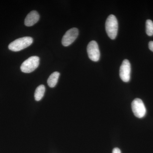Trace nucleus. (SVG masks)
<instances>
[{
  "instance_id": "1",
  "label": "nucleus",
  "mask_w": 153,
  "mask_h": 153,
  "mask_svg": "<svg viewBox=\"0 0 153 153\" xmlns=\"http://www.w3.org/2000/svg\"><path fill=\"white\" fill-rule=\"evenodd\" d=\"M105 30L108 36L111 39H114L117 36L118 24L117 18L114 15L108 16L105 22Z\"/></svg>"
},
{
  "instance_id": "2",
  "label": "nucleus",
  "mask_w": 153,
  "mask_h": 153,
  "mask_svg": "<svg viewBox=\"0 0 153 153\" xmlns=\"http://www.w3.org/2000/svg\"><path fill=\"white\" fill-rule=\"evenodd\" d=\"M33 41V38L30 37L19 38L9 44V49L13 52L21 51L30 46Z\"/></svg>"
},
{
  "instance_id": "3",
  "label": "nucleus",
  "mask_w": 153,
  "mask_h": 153,
  "mask_svg": "<svg viewBox=\"0 0 153 153\" xmlns=\"http://www.w3.org/2000/svg\"><path fill=\"white\" fill-rule=\"evenodd\" d=\"M40 63V58L38 56H33L25 60L21 65V69L23 72L30 73L38 68Z\"/></svg>"
},
{
  "instance_id": "4",
  "label": "nucleus",
  "mask_w": 153,
  "mask_h": 153,
  "mask_svg": "<svg viewBox=\"0 0 153 153\" xmlns=\"http://www.w3.org/2000/svg\"><path fill=\"white\" fill-rule=\"evenodd\" d=\"M133 112L136 117L142 118L144 117L146 113V109L141 99L136 98L131 103Z\"/></svg>"
},
{
  "instance_id": "5",
  "label": "nucleus",
  "mask_w": 153,
  "mask_h": 153,
  "mask_svg": "<svg viewBox=\"0 0 153 153\" xmlns=\"http://www.w3.org/2000/svg\"><path fill=\"white\" fill-rule=\"evenodd\" d=\"M87 51L88 57L92 61H98L100 57V52L98 44L95 41H90L88 44Z\"/></svg>"
},
{
  "instance_id": "6",
  "label": "nucleus",
  "mask_w": 153,
  "mask_h": 153,
  "mask_svg": "<svg viewBox=\"0 0 153 153\" xmlns=\"http://www.w3.org/2000/svg\"><path fill=\"white\" fill-rule=\"evenodd\" d=\"M77 28H73L68 30L63 36L62 44L64 47H68L74 42L78 36Z\"/></svg>"
},
{
  "instance_id": "7",
  "label": "nucleus",
  "mask_w": 153,
  "mask_h": 153,
  "mask_svg": "<svg viewBox=\"0 0 153 153\" xmlns=\"http://www.w3.org/2000/svg\"><path fill=\"white\" fill-rule=\"evenodd\" d=\"M131 67L129 61L125 59L122 63L120 69V76L122 80L124 82H128L130 79Z\"/></svg>"
},
{
  "instance_id": "8",
  "label": "nucleus",
  "mask_w": 153,
  "mask_h": 153,
  "mask_svg": "<svg viewBox=\"0 0 153 153\" xmlns=\"http://www.w3.org/2000/svg\"><path fill=\"white\" fill-rule=\"evenodd\" d=\"M40 16L37 11H31L25 19V25L27 27L33 26L38 22Z\"/></svg>"
},
{
  "instance_id": "9",
  "label": "nucleus",
  "mask_w": 153,
  "mask_h": 153,
  "mask_svg": "<svg viewBox=\"0 0 153 153\" xmlns=\"http://www.w3.org/2000/svg\"><path fill=\"white\" fill-rule=\"evenodd\" d=\"M60 75V74L59 72L55 71L49 76L47 80V83L49 87L51 88L55 87L58 82V78Z\"/></svg>"
},
{
  "instance_id": "10",
  "label": "nucleus",
  "mask_w": 153,
  "mask_h": 153,
  "mask_svg": "<svg viewBox=\"0 0 153 153\" xmlns=\"http://www.w3.org/2000/svg\"><path fill=\"white\" fill-rule=\"evenodd\" d=\"M45 86L43 85H40L36 88L34 95L36 101H40L42 99L45 93Z\"/></svg>"
},
{
  "instance_id": "11",
  "label": "nucleus",
  "mask_w": 153,
  "mask_h": 153,
  "mask_svg": "<svg viewBox=\"0 0 153 153\" xmlns=\"http://www.w3.org/2000/svg\"><path fill=\"white\" fill-rule=\"evenodd\" d=\"M146 33L148 36H153V22L152 20H147L146 22Z\"/></svg>"
},
{
  "instance_id": "12",
  "label": "nucleus",
  "mask_w": 153,
  "mask_h": 153,
  "mask_svg": "<svg viewBox=\"0 0 153 153\" xmlns=\"http://www.w3.org/2000/svg\"><path fill=\"white\" fill-rule=\"evenodd\" d=\"M149 47L150 50L153 52V41H151L149 44Z\"/></svg>"
},
{
  "instance_id": "13",
  "label": "nucleus",
  "mask_w": 153,
  "mask_h": 153,
  "mask_svg": "<svg viewBox=\"0 0 153 153\" xmlns=\"http://www.w3.org/2000/svg\"><path fill=\"white\" fill-rule=\"evenodd\" d=\"M112 153H121V152L119 148H115L113 150Z\"/></svg>"
}]
</instances>
